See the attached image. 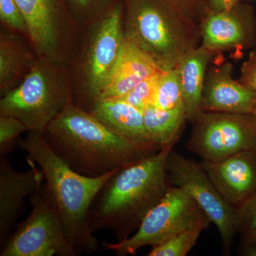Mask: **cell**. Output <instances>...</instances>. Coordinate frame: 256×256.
<instances>
[{"mask_svg": "<svg viewBox=\"0 0 256 256\" xmlns=\"http://www.w3.org/2000/svg\"><path fill=\"white\" fill-rule=\"evenodd\" d=\"M124 11L114 4L90 23L80 64L82 94L92 104L105 88L126 42Z\"/></svg>", "mask_w": 256, "mask_h": 256, "instance_id": "8", "label": "cell"}, {"mask_svg": "<svg viewBox=\"0 0 256 256\" xmlns=\"http://www.w3.org/2000/svg\"><path fill=\"white\" fill-rule=\"evenodd\" d=\"M220 55L201 45L178 66L186 118L192 124L204 112L202 96L207 70L210 62Z\"/></svg>", "mask_w": 256, "mask_h": 256, "instance_id": "18", "label": "cell"}, {"mask_svg": "<svg viewBox=\"0 0 256 256\" xmlns=\"http://www.w3.org/2000/svg\"><path fill=\"white\" fill-rule=\"evenodd\" d=\"M225 201L238 206L256 190V150L239 152L218 161L201 162Z\"/></svg>", "mask_w": 256, "mask_h": 256, "instance_id": "13", "label": "cell"}, {"mask_svg": "<svg viewBox=\"0 0 256 256\" xmlns=\"http://www.w3.org/2000/svg\"><path fill=\"white\" fill-rule=\"evenodd\" d=\"M18 144L42 170L72 246L78 254L98 252L100 245L89 226V212L101 190L120 169L96 178L79 174L56 154L41 132L28 131Z\"/></svg>", "mask_w": 256, "mask_h": 256, "instance_id": "3", "label": "cell"}, {"mask_svg": "<svg viewBox=\"0 0 256 256\" xmlns=\"http://www.w3.org/2000/svg\"><path fill=\"white\" fill-rule=\"evenodd\" d=\"M0 18L8 28L28 36L26 24L15 0H0Z\"/></svg>", "mask_w": 256, "mask_h": 256, "instance_id": "28", "label": "cell"}, {"mask_svg": "<svg viewBox=\"0 0 256 256\" xmlns=\"http://www.w3.org/2000/svg\"><path fill=\"white\" fill-rule=\"evenodd\" d=\"M204 229L184 230L152 247L148 256H186L196 245Z\"/></svg>", "mask_w": 256, "mask_h": 256, "instance_id": "22", "label": "cell"}, {"mask_svg": "<svg viewBox=\"0 0 256 256\" xmlns=\"http://www.w3.org/2000/svg\"><path fill=\"white\" fill-rule=\"evenodd\" d=\"M233 66L218 60L207 70L202 109L204 112L252 114L256 105V92L233 77Z\"/></svg>", "mask_w": 256, "mask_h": 256, "instance_id": "14", "label": "cell"}, {"mask_svg": "<svg viewBox=\"0 0 256 256\" xmlns=\"http://www.w3.org/2000/svg\"><path fill=\"white\" fill-rule=\"evenodd\" d=\"M244 0H210L208 8L210 12H220L234 8Z\"/></svg>", "mask_w": 256, "mask_h": 256, "instance_id": "31", "label": "cell"}, {"mask_svg": "<svg viewBox=\"0 0 256 256\" xmlns=\"http://www.w3.org/2000/svg\"><path fill=\"white\" fill-rule=\"evenodd\" d=\"M212 224L206 214L181 188L170 185L164 196L146 215L136 233L122 242H102L105 250L118 256L134 255L142 247L156 246L184 230Z\"/></svg>", "mask_w": 256, "mask_h": 256, "instance_id": "6", "label": "cell"}, {"mask_svg": "<svg viewBox=\"0 0 256 256\" xmlns=\"http://www.w3.org/2000/svg\"><path fill=\"white\" fill-rule=\"evenodd\" d=\"M30 170L20 172L13 168L4 156L0 158V244L1 248L9 238V234L24 200L31 196L44 182V176L34 162L26 159Z\"/></svg>", "mask_w": 256, "mask_h": 256, "instance_id": "15", "label": "cell"}, {"mask_svg": "<svg viewBox=\"0 0 256 256\" xmlns=\"http://www.w3.org/2000/svg\"><path fill=\"white\" fill-rule=\"evenodd\" d=\"M160 73L139 82L134 88L126 95L117 98L111 99L124 100L142 111L148 106L152 105L154 92H156V80Z\"/></svg>", "mask_w": 256, "mask_h": 256, "instance_id": "24", "label": "cell"}, {"mask_svg": "<svg viewBox=\"0 0 256 256\" xmlns=\"http://www.w3.org/2000/svg\"><path fill=\"white\" fill-rule=\"evenodd\" d=\"M124 36L162 70L178 66L201 46L200 26L161 0H124Z\"/></svg>", "mask_w": 256, "mask_h": 256, "instance_id": "4", "label": "cell"}, {"mask_svg": "<svg viewBox=\"0 0 256 256\" xmlns=\"http://www.w3.org/2000/svg\"><path fill=\"white\" fill-rule=\"evenodd\" d=\"M239 82L256 92V50L250 52L247 60L242 64Z\"/></svg>", "mask_w": 256, "mask_h": 256, "instance_id": "29", "label": "cell"}, {"mask_svg": "<svg viewBox=\"0 0 256 256\" xmlns=\"http://www.w3.org/2000/svg\"><path fill=\"white\" fill-rule=\"evenodd\" d=\"M37 56L62 63L67 25L58 0H15Z\"/></svg>", "mask_w": 256, "mask_h": 256, "instance_id": "12", "label": "cell"}, {"mask_svg": "<svg viewBox=\"0 0 256 256\" xmlns=\"http://www.w3.org/2000/svg\"><path fill=\"white\" fill-rule=\"evenodd\" d=\"M70 11L79 22H94L110 10L112 0H66Z\"/></svg>", "mask_w": 256, "mask_h": 256, "instance_id": "23", "label": "cell"}, {"mask_svg": "<svg viewBox=\"0 0 256 256\" xmlns=\"http://www.w3.org/2000/svg\"><path fill=\"white\" fill-rule=\"evenodd\" d=\"M60 63L38 57L18 87L2 97L0 116H12L30 131L44 132L70 104L72 87Z\"/></svg>", "mask_w": 256, "mask_h": 256, "instance_id": "5", "label": "cell"}, {"mask_svg": "<svg viewBox=\"0 0 256 256\" xmlns=\"http://www.w3.org/2000/svg\"><path fill=\"white\" fill-rule=\"evenodd\" d=\"M162 70H164L149 55L126 38L108 82L97 100L117 98L126 95L139 82Z\"/></svg>", "mask_w": 256, "mask_h": 256, "instance_id": "16", "label": "cell"}, {"mask_svg": "<svg viewBox=\"0 0 256 256\" xmlns=\"http://www.w3.org/2000/svg\"><path fill=\"white\" fill-rule=\"evenodd\" d=\"M166 170L170 184L186 192L214 224L220 232L224 254H230L237 234L235 207L225 201L201 162L188 159L172 149L166 159Z\"/></svg>", "mask_w": 256, "mask_h": 256, "instance_id": "10", "label": "cell"}, {"mask_svg": "<svg viewBox=\"0 0 256 256\" xmlns=\"http://www.w3.org/2000/svg\"><path fill=\"white\" fill-rule=\"evenodd\" d=\"M30 202L31 213L2 248L1 256H76L56 205L45 183H42Z\"/></svg>", "mask_w": 256, "mask_h": 256, "instance_id": "7", "label": "cell"}, {"mask_svg": "<svg viewBox=\"0 0 256 256\" xmlns=\"http://www.w3.org/2000/svg\"><path fill=\"white\" fill-rule=\"evenodd\" d=\"M240 254L242 256H256V230L242 234Z\"/></svg>", "mask_w": 256, "mask_h": 256, "instance_id": "30", "label": "cell"}, {"mask_svg": "<svg viewBox=\"0 0 256 256\" xmlns=\"http://www.w3.org/2000/svg\"><path fill=\"white\" fill-rule=\"evenodd\" d=\"M152 106L164 110L184 107L178 66L160 72Z\"/></svg>", "mask_w": 256, "mask_h": 256, "instance_id": "21", "label": "cell"}, {"mask_svg": "<svg viewBox=\"0 0 256 256\" xmlns=\"http://www.w3.org/2000/svg\"><path fill=\"white\" fill-rule=\"evenodd\" d=\"M37 60V58H36ZM36 60L18 35L1 32L0 94L1 97L20 85Z\"/></svg>", "mask_w": 256, "mask_h": 256, "instance_id": "19", "label": "cell"}, {"mask_svg": "<svg viewBox=\"0 0 256 256\" xmlns=\"http://www.w3.org/2000/svg\"><path fill=\"white\" fill-rule=\"evenodd\" d=\"M28 128L20 120L12 116H0V154L4 156L14 149L16 141Z\"/></svg>", "mask_w": 256, "mask_h": 256, "instance_id": "25", "label": "cell"}, {"mask_svg": "<svg viewBox=\"0 0 256 256\" xmlns=\"http://www.w3.org/2000/svg\"><path fill=\"white\" fill-rule=\"evenodd\" d=\"M252 114H254V117H255L256 119V105L255 106V108H254V112H252Z\"/></svg>", "mask_w": 256, "mask_h": 256, "instance_id": "32", "label": "cell"}, {"mask_svg": "<svg viewBox=\"0 0 256 256\" xmlns=\"http://www.w3.org/2000/svg\"><path fill=\"white\" fill-rule=\"evenodd\" d=\"M142 112L144 127L152 140L162 148L174 146L188 121L184 107L164 110L149 106Z\"/></svg>", "mask_w": 256, "mask_h": 256, "instance_id": "20", "label": "cell"}, {"mask_svg": "<svg viewBox=\"0 0 256 256\" xmlns=\"http://www.w3.org/2000/svg\"><path fill=\"white\" fill-rule=\"evenodd\" d=\"M174 146L120 168L98 194L89 212L92 233L107 228L117 242L136 232L146 215L162 200L171 184L166 162Z\"/></svg>", "mask_w": 256, "mask_h": 256, "instance_id": "2", "label": "cell"}, {"mask_svg": "<svg viewBox=\"0 0 256 256\" xmlns=\"http://www.w3.org/2000/svg\"><path fill=\"white\" fill-rule=\"evenodd\" d=\"M188 150L205 161H218L256 150V119L252 114L204 112L193 124Z\"/></svg>", "mask_w": 256, "mask_h": 256, "instance_id": "9", "label": "cell"}, {"mask_svg": "<svg viewBox=\"0 0 256 256\" xmlns=\"http://www.w3.org/2000/svg\"><path fill=\"white\" fill-rule=\"evenodd\" d=\"M235 226L236 233L242 234L256 230V190L235 207Z\"/></svg>", "mask_w": 256, "mask_h": 256, "instance_id": "26", "label": "cell"}, {"mask_svg": "<svg viewBox=\"0 0 256 256\" xmlns=\"http://www.w3.org/2000/svg\"><path fill=\"white\" fill-rule=\"evenodd\" d=\"M202 46L217 54L256 46V18L252 5L240 2L224 11L210 12L198 24Z\"/></svg>", "mask_w": 256, "mask_h": 256, "instance_id": "11", "label": "cell"}, {"mask_svg": "<svg viewBox=\"0 0 256 256\" xmlns=\"http://www.w3.org/2000/svg\"><path fill=\"white\" fill-rule=\"evenodd\" d=\"M200 24L210 12V0H161Z\"/></svg>", "mask_w": 256, "mask_h": 256, "instance_id": "27", "label": "cell"}, {"mask_svg": "<svg viewBox=\"0 0 256 256\" xmlns=\"http://www.w3.org/2000/svg\"><path fill=\"white\" fill-rule=\"evenodd\" d=\"M43 133L60 159L79 174L92 178L128 166L161 150L121 137L74 104L50 122Z\"/></svg>", "mask_w": 256, "mask_h": 256, "instance_id": "1", "label": "cell"}, {"mask_svg": "<svg viewBox=\"0 0 256 256\" xmlns=\"http://www.w3.org/2000/svg\"><path fill=\"white\" fill-rule=\"evenodd\" d=\"M112 132L141 146L162 149L153 142L144 127L142 110L118 99H99L89 111Z\"/></svg>", "mask_w": 256, "mask_h": 256, "instance_id": "17", "label": "cell"}]
</instances>
